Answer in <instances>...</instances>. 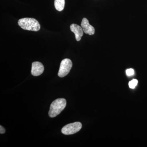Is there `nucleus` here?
<instances>
[{"mask_svg": "<svg viewBox=\"0 0 147 147\" xmlns=\"http://www.w3.org/2000/svg\"><path fill=\"white\" fill-rule=\"evenodd\" d=\"M0 128H0V133H1V134H4V133H5V129L1 125V126H0Z\"/></svg>", "mask_w": 147, "mask_h": 147, "instance_id": "11", "label": "nucleus"}, {"mask_svg": "<svg viewBox=\"0 0 147 147\" xmlns=\"http://www.w3.org/2000/svg\"><path fill=\"white\" fill-rule=\"evenodd\" d=\"M138 82L137 79H134L129 82V86L131 89H134L135 87L137 86Z\"/></svg>", "mask_w": 147, "mask_h": 147, "instance_id": "9", "label": "nucleus"}, {"mask_svg": "<svg viewBox=\"0 0 147 147\" xmlns=\"http://www.w3.org/2000/svg\"><path fill=\"white\" fill-rule=\"evenodd\" d=\"M72 66V63L71 60L68 59L63 60L61 63L58 76L61 78L67 76L71 70Z\"/></svg>", "mask_w": 147, "mask_h": 147, "instance_id": "4", "label": "nucleus"}, {"mask_svg": "<svg viewBox=\"0 0 147 147\" xmlns=\"http://www.w3.org/2000/svg\"><path fill=\"white\" fill-rule=\"evenodd\" d=\"M126 73L127 76H132L134 74V70L133 69H127Z\"/></svg>", "mask_w": 147, "mask_h": 147, "instance_id": "10", "label": "nucleus"}, {"mask_svg": "<svg viewBox=\"0 0 147 147\" xmlns=\"http://www.w3.org/2000/svg\"><path fill=\"white\" fill-rule=\"evenodd\" d=\"M71 32L74 34L76 40L80 41L84 35V31L82 27L76 24H72L70 26Z\"/></svg>", "mask_w": 147, "mask_h": 147, "instance_id": "7", "label": "nucleus"}, {"mask_svg": "<svg viewBox=\"0 0 147 147\" xmlns=\"http://www.w3.org/2000/svg\"><path fill=\"white\" fill-rule=\"evenodd\" d=\"M43 65L39 62H34L32 63L31 74L34 76L41 75L44 71Z\"/></svg>", "mask_w": 147, "mask_h": 147, "instance_id": "6", "label": "nucleus"}, {"mask_svg": "<svg viewBox=\"0 0 147 147\" xmlns=\"http://www.w3.org/2000/svg\"><path fill=\"white\" fill-rule=\"evenodd\" d=\"M81 27L85 34H88L90 35L94 34V28L89 24L88 20L86 18H84L82 19Z\"/></svg>", "mask_w": 147, "mask_h": 147, "instance_id": "5", "label": "nucleus"}, {"mask_svg": "<svg viewBox=\"0 0 147 147\" xmlns=\"http://www.w3.org/2000/svg\"><path fill=\"white\" fill-rule=\"evenodd\" d=\"M66 100L64 98H58L53 101L50 105L48 115L51 118H54L59 115L66 105Z\"/></svg>", "mask_w": 147, "mask_h": 147, "instance_id": "2", "label": "nucleus"}, {"mask_svg": "<svg viewBox=\"0 0 147 147\" xmlns=\"http://www.w3.org/2000/svg\"><path fill=\"white\" fill-rule=\"evenodd\" d=\"M65 1V0H55V8L58 11H62L64 8Z\"/></svg>", "mask_w": 147, "mask_h": 147, "instance_id": "8", "label": "nucleus"}, {"mask_svg": "<svg viewBox=\"0 0 147 147\" xmlns=\"http://www.w3.org/2000/svg\"><path fill=\"white\" fill-rule=\"evenodd\" d=\"M18 24L21 28L27 30L37 32L40 28L39 22L34 18H21L18 20Z\"/></svg>", "mask_w": 147, "mask_h": 147, "instance_id": "1", "label": "nucleus"}, {"mask_svg": "<svg viewBox=\"0 0 147 147\" xmlns=\"http://www.w3.org/2000/svg\"><path fill=\"white\" fill-rule=\"evenodd\" d=\"M82 124L79 122L69 123L64 126L61 132L65 135H71L77 133L82 128Z\"/></svg>", "mask_w": 147, "mask_h": 147, "instance_id": "3", "label": "nucleus"}]
</instances>
